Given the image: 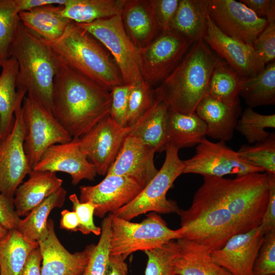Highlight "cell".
Listing matches in <instances>:
<instances>
[{"label":"cell","mask_w":275,"mask_h":275,"mask_svg":"<svg viewBox=\"0 0 275 275\" xmlns=\"http://www.w3.org/2000/svg\"><path fill=\"white\" fill-rule=\"evenodd\" d=\"M131 85L114 87L111 91L109 116L119 125L126 127L128 96Z\"/></svg>","instance_id":"ee69618b"},{"label":"cell","mask_w":275,"mask_h":275,"mask_svg":"<svg viewBox=\"0 0 275 275\" xmlns=\"http://www.w3.org/2000/svg\"><path fill=\"white\" fill-rule=\"evenodd\" d=\"M240 2L258 17L265 16L268 21H275L274 0H240Z\"/></svg>","instance_id":"681fc988"},{"label":"cell","mask_w":275,"mask_h":275,"mask_svg":"<svg viewBox=\"0 0 275 275\" xmlns=\"http://www.w3.org/2000/svg\"><path fill=\"white\" fill-rule=\"evenodd\" d=\"M112 213L101 224V234L90 256L84 271L80 275H104L108 263L111 250Z\"/></svg>","instance_id":"f35d334b"},{"label":"cell","mask_w":275,"mask_h":275,"mask_svg":"<svg viewBox=\"0 0 275 275\" xmlns=\"http://www.w3.org/2000/svg\"><path fill=\"white\" fill-rule=\"evenodd\" d=\"M207 4L209 16L224 33L251 45L268 23L240 2L207 0Z\"/></svg>","instance_id":"5bb4252c"},{"label":"cell","mask_w":275,"mask_h":275,"mask_svg":"<svg viewBox=\"0 0 275 275\" xmlns=\"http://www.w3.org/2000/svg\"><path fill=\"white\" fill-rule=\"evenodd\" d=\"M33 170L67 173L74 185L82 180H94L97 175L94 165L81 150L79 138L50 147Z\"/></svg>","instance_id":"d6986e66"},{"label":"cell","mask_w":275,"mask_h":275,"mask_svg":"<svg viewBox=\"0 0 275 275\" xmlns=\"http://www.w3.org/2000/svg\"><path fill=\"white\" fill-rule=\"evenodd\" d=\"M10 56L17 63V90L52 113L53 80L61 63L58 56L47 41L21 22Z\"/></svg>","instance_id":"3957f363"},{"label":"cell","mask_w":275,"mask_h":275,"mask_svg":"<svg viewBox=\"0 0 275 275\" xmlns=\"http://www.w3.org/2000/svg\"><path fill=\"white\" fill-rule=\"evenodd\" d=\"M47 42L63 62L109 91L124 84L109 52L76 23L72 22L59 39Z\"/></svg>","instance_id":"5b68a950"},{"label":"cell","mask_w":275,"mask_h":275,"mask_svg":"<svg viewBox=\"0 0 275 275\" xmlns=\"http://www.w3.org/2000/svg\"><path fill=\"white\" fill-rule=\"evenodd\" d=\"M195 113L206 124V135L225 142L233 136L241 107L240 104L230 105L205 95Z\"/></svg>","instance_id":"603a6c76"},{"label":"cell","mask_w":275,"mask_h":275,"mask_svg":"<svg viewBox=\"0 0 275 275\" xmlns=\"http://www.w3.org/2000/svg\"><path fill=\"white\" fill-rule=\"evenodd\" d=\"M17 61L10 57L2 67L0 74V138L12 128L14 112L26 95L17 89Z\"/></svg>","instance_id":"f1b7e54d"},{"label":"cell","mask_w":275,"mask_h":275,"mask_svg":"<svg viewBox=\"0 0 275 275\" xmlns=\"http://www.w3.org/2000/svg\"><path fill=\"white\" fill-rule=\"evenodd\" d=\"M22 111L25 127L24 149L33 170L48 148L72 139L50 111L32 99L24 98Z\"/></svg>","instance_id":"30bf717a"},{"label":"cell","mask_w":275,"mask_h":275,"mask_svg":"<svg viewBox=\"0 0 275 275\" xmlns=\"http://www.w3.org/2000/svg\"><path fill=\"white\" fill-rule=\"evenodd\" d=\"M242 79L221 60L212 71L205 95L230 105L240 104Z\"/></svg>","instance_id":"836d02e7"},{"label":"cell","mask_w":275,"mask_h":275,"mask_svg":"<svg viewBox=\"0 0 275 275\" xmlns=\"http://www.w3.org/2000/svg\"><path fill=\"white\" fill-rule=\"evenodd\" d=\"M64 5H48L20 12L21 23L28 29L48 42L59 39L73 22L64 17Z\"/></svg>","instance_id":"d4e9b609"},{"label":"cell","mask_w":275,"mask_h":275,"mask_svg":"<svg viewBox=\"0 0 275 275\" xmlns=\"http://www.w3.org/2000/svg\"><path fill=\"white\" fill-rule=\"evenodd\" d=\"M176 241L179 251L174 262L176 275H231L195 243L184 238Z\"/></svg>","instance_id":"83f0119b"},{"label":"cell","mask_w":275,"mask_h":275,"mask_svg":"<svg viewBox=\"0 0 275 275\" xmlns=\"http://www.w3.org/2000/svg\"><path fill=\"white\" fill-rule=\"evenodd\" d=\"M254 275L275 274V230L266 233L255 262Z\"/></svg>","instance_id":"b9f144b4"},{"label":"cell","mask_w":275,"mask_h":275,"mask_svg":"<svg viewBox=\"0 0 275 275\" xmlns=\"http://www.w3.org/2000/svg\"><path fill=\"white\" fill-rule=\"evenodd\" d=\"M155 100L154 88L143 81L131 85L128 101L126 127H132Z\"/></svg>","instance_id":"60d3db41"},{"label":"cell","mask_w":275,"mask_h":275,"mask_svg":"<svg viewBox=\"0 0 275 275\" xmlns=\"http://www.w3.org/2000/svg\"><path fill=\"white\" fill-rule=\"evenodd\" d=\"M266 128H275V115H262L253 108L247 107L238 120L235 129L249 144H255L266 140L270 133Z\"/></svg>","instance_id":"8d00e7d4"},{"label":"cell","mask_w":275,"mask_h":275,"mask_svg":"<svg viewBox=\"0 0 275 275\" xmlns=\"http://www.w3.org/2000/svg\"><path fill=\"white\" fill-rule=\"evenodd\" d=\"M179 150L169 143L164 162L156 175L133 200L112 214L130 221L148 212L177 213L180 208L175 201L167 198V194L175 180L183 174L184 165L179 158Z\"/></svg>","instance_id":"ba28073f"},{"label":"cell","mask_w":275,"mask_h":275,"mask_svg":"<svg viewBox=\"0 0 275 275\" xmlns=\"http://www.w3.org/2000/svg\"><path fill=\"white\" fill-rule=\"evenodd\" d=\"M66 194L61 187L21 219L17 230L29 240L38 242L44 240L48 235L49 214L54 208L63 206Z\"/></svg>","instance_id":"f546056e"},{"label":"cell","mask_w":275,"mask_h":275,"mask_svg":"<svg viewBox=\"0 0 275 275\" xmlns=\"http://www.w3.org/2000/svg\"><path fill=\"white\" fill-rule=\"evenodd\" d=\"M206 136L205 122L196 114L169 110L168 137L170 144L178 149L198 145Z\"/></svg>","instance_id":"4dcf8cb0"},{"label":"cell","mask_w":275,"mask_h":275,"mask_svg":"<svg viewBox=\"0 0 275 275\" xmlns=\"http://www.w3.org/2000/svg\"><path fill=\"white\" fill-rule=\"evenodd\" d=\"M240 95L249 107L275 104V62H271L257 76L243 79Z\"/></svg>","instance_id":"e575fe53"},{"label":"cell","mask_w":275,"mask_h":275,"mask_svg":"<svg viewBox=\"0 0 275 275\" xmlns=\"http://www.w3.org/2000/svg\"><path fill=\"white\" fill-rule=\"evenodd\" d=\"M184 238L211 254L221 249L238 234L234 219L227 208L202 185L197 190L191 206L179 209Z\"/></svg>","instance_id":"8992f818"},{"label":"cell","mask_w":275,"mask_h":275,"mask_svg":"<svg viewBox=\"0 0 275 275\" xmlns=\"http://www.w3.org/2000/svg\"><path fill=\"white\" fill-rule=\"evenodd\" d=\"M66 2V0H17L20 12L44 5H64Z\"/></svg>","instance_id":"db71d44e"},{"label":"cell","mask_w":275,"mask_h":275,"mask_svg":"<svg viewBox=\"0 0 275 275\" xmlns=\"http://www.w3.org/2000/svg\"><path fill=\"white\" fill-rule=\"evenodd\" d=\"M111 104L110 91L61 61L53 80L52 113L72 139L109 115Z\"/></svg>","instance_id":"6da1fadb"},{"label":"cell","mask_w":275,"mask_h":275,"mask_svg":"<svg viewBox=\"0 0 275 275\" xmlns=\"http://www.w3.org/2000/svg\"><path fill=\"white\" fill-rule=\"evenodd\" d=\"M37 242L25 238L17 229L10 230L0 241V275H21Z\"/></svg>","instance_id":"1f68e13d"},{"label":"cell","mask_w":275,"mask_h":275,"mask_svg":"<svg viewBox=\"0 0 275 275\" xmlns=\"http://www.w3.org/2000/svg\"><path fill=\"white\" fill-rule=\"evenodd\" d=\"M48 228L47 237L38 242L42 255L41 275H80L95 244L88 245L82 251L71 253L59 240L52 219L48 220Z\"/></svg>","instance_id":"ffe728a7"},{"label":"cell","mask_w":275,"mask_h":275,"mask_svg":"<svg viewBox=\"0 0 275 275\" xmlns=\"http://www.w3.org/2000/svg\"><path fill=\"white\" fill-rule=\"evenodd\" d=\"M143 188L131 178L106 174L95 185L80 186L79 200L82 203H92L95 206L94 215L103 217L130 202Z\"/></svg>","instance_id":"e0dca14e"},{"label":"cell","mask_w":275,"mask_h":275,"mask_svg":"<svg viewBox=\"0 0 275 275\" xmlns=\"http://www.w3.org/2000/svg\"><path fill=\"white\" fill-rule=\"evenodd\" d=\"M155 153L151 147L129 133L106 174L131 178L144 187L158 171L154 164Z\"/></svg>","instance_id":"44dd1931"},{"label":"cell","mask_w":275,"mask_h":275,"mask_svg":"<svg viewBox=\"0 0 275 275\" xmlns=\"http://www.w3.org/2000/svg\"><path fill=\"white\" fill-rule=\"evenodd\" d=\"M204 40L242 79L254 77L265 65L252 45L224 33L208 15Z\"/></svg>","instance_id":"9a60e30c"},{"label":"cell","mask_w":275,"mask_h":275,"mask_svg":"<svg viewBox=\"0 0 275 275\" xmlns=\"http://www.w3.org/2000/svg\"><path fill=\"white\" fill-rule=\"evenodd\" d=\"M17 0H0V67L10 57V48L20 22Z\"/></svg>","instance_id":"d590c367"},{"label":"cell","mask_w":275,"mask_h":275,"mask_svg":"<svg viewBox=\"0 0 275 275\" xmlns=\"http://www.w3.org/2000/svg\"><path fill=\"white\" fill-rule=\"evenodd\" d=\"M221 60L203 39L195 42L172 72L154 89L155 99L163 102L170 111L195 113Z\"/></svg>","instance_id":"7a4b0ae2"},{"label":"cell","mask_w":275,"mask_h":275,"mask_svg":"<svg viewBox=\"0 0 275 275\" xmlns=\"http://www.w3.org/2000/svg\"><path fill=\"white\" fill-rule=\"evenodd\" d=\"M183 174H196L203 176L224 177L227 175L241 176L264 172L262 169L247 163L237 152L225 142H212L205 138L196 146V153L183 161Z\"/></svg>","instance_id":"7c38bea8"},{"label":"cell","mask_w":275,"mask_h":275,"mask_svg":"<svg viewBox=\"0 0 275 275\" xmlns=\"http://www.w3.org/2000/svg\"><path fill=\"white\" fill-rule=\"evenodd\" d=\"M63 181L56 173L32 170L28 180L17 188L13 203L20 217L25 216L33 208L61 187Z\"/></svg>","instance_id":"cb8c5ba5"},{"label":"cell","mask_w":275,"mask_h":275,"mask_svg":"<svg viewBox=\"0 0 275 275\" xmlns=\"http://www.w3.org/2000/svg\"><path fill=\"white\" fill-rule=\"evenodd\" d=\"M265 65L274 61L275 21H268L266 26L252 45Z\"/></svg>","instance_id":"f6af8a7d"},{"label":"cell","mask_w":275,"mask_h":275,"mask_svg":"<svg viewBox=\"0 0 275 275\" xmlns=\"http://www.w3.org/2000/svg\"><path fill=\"white\" fill-rule=\"evenodd\" d=\"M20 221L14 207L13 199L0 193V223L10 230L17 229Z\"/></svg>","instance_id":"c3c4849f"},{"label":"cell","mask_w":275,"mask_h":275,"mask_svg":"<svg viewBox=\"0 0 275 275\" xmlns=\"http://www.w3.org/2000/svg\"><path fill=\"white\" fill-rule=\"evenodd\" d=\"M125 260L121 256L110 255L104 275H127V265Z\"/></svg>","instance_id":"816d5d0a"},{"label":"cell","mask_w":275,"mask_h":275,"mask_svg":"<svg viewBox=\"0 0 275 275\" xmlns=\"http://www.w3.org/2000/svg\"><path fill=\"white\" fill-rule=\"evenodd\" d=\"M202 185L231 213L238 234L260 225L269 195L267 173H252L234 179L205 176Z\"/></svg>","instance_id":"277c9868"},{"label":"cell","mask_w":275,"mask_h":275,"mask_svg":"<svg viewBox=\"0 0 275 275\" xmlns=\"http://www.w3.org/2000/svg\"><path fill=\"white\" fill-rule=\"evenodd\" d=\"M178 251L176 240H173L145 251L148 257L145 275H176L174 262Z\"/></svg>","instance_id":"ab89813d"},{"label":"cell","mask_w":275,"mask_h":275,"mask_svg":"<svg viewBox=\"0 0 275 275\" xmlns=\"http://www.w3.org/2000/svg\"><path fill=\"white\" fill-rule=\"evenodd\" d=\"M185 228L170 229L163 219L151 212L141 223H133L112 214L110 255L124 259L138 251H149L182 238Z\"/></svg>","instance_id":"52a82bcc"},{"label":"cell","mask_w":275,"mask_h":275,"mask_svg":"<svg viewBox=\"0 0 275 275\" xmlns=\"http://www.w3.org/2000/svg\"><path fill=\"white\" fill-rule=\"evenodd\" d=\"M131 127L117 124L107 115L79 138V146L95 166L97 175H105Z\"/></svg>","instance_id":"2e32d148"},{"label":"cell","mask_w":275,"mask_h":275,"mask_svg":"<svg viewBox=\"0 0 275 275\" xmlns=\"http://www.w3.org/2000/svg\"><path fill=\"white\" fill-rule=\"evenodd\" d=\"M193 43L170 31H161L146 46L138 49L144 81L157 86L175 69Z\"/></svg>","instance_id":"8fae6325"},{"label":"cell","mask_w":275,"mask_h":275,"mask_svg":"<svg viewBox=\"0 0 275 275\" xmlns=\"http://www.w3.org/2000/svg\"><path fill=\"white\" fill-rule=\"evenodd\" d=\"M247 163L262 169L265 172L275 174V134L254 145H242L238 151Z\"/></svg>","instance_id":"74e56055"},{"label":"cell","mask_w":275,"mask_h":275,"mask_svg":"<svg viewBox=\"0 0 275 275\" xmlns=\"http://www.w3.org/2000/svg\"><path fill=\"white\" fill-rule=\"evenodd\" d=\"M22 104L14 112L12 128L0 138V193L11 199L32 170L23 146L25 127Z\"/></svg>","instance_id":"4fadbf2b"},{"label":"cell","mask_w":275,"mask_h":275,"mask_svg":"<svg viewBox=\"0 0 275 275\" xmlns=\"http://www.w3.org/2000/svg\"><path fill=\"white\" fill-rule=\"evenodd\" d=\"M79 222L75 212L64 209L61 212L60 228L72 232L78 231Z\"/></svg>","instance_id":"f5cc1de1"},{"label":"cell","mask_w":275,"mask_h":275,"mask_svg":"<svg viewBox=\"0 0 275 275\" xmlns=\"http://www.w3.org/2000/svg\"><path fill=\"white\" fill-rule=\"evenodd\" d=\"M9 230L0 223V241L8 234Z\"/></svg>","instance_id":"11a10c76"},{"label":"cell","mask_w":275,"mask_h":275,"mask_svg":"<svg viewBox=\"0 0 275 275\" xmlns=\"http://www.w3.org/2000/svg\"><path fill=\"white\" fill-rule=\"evenodd\" d=\"M125 0H66L62 15L76 23L121 15Z\"/></svg>","instance_id":"d6a6232c"},{"label":"cell","mask_w":275,"mask_h":275,"mask_svg":"<svg viewBox=\"0 0 275 275\" xmlns=\"http://www.w3.org/2000/svg\"><path fill=\"white\" fill-rule=\"evenodd\" d=\"M42 255L39 246L30 254L21 275H41Z\"/></svg>","instance_id":"f907efd6"},{"label":"cell","mask_w":275,"mask_h":275,"mask_svg":"<svg viewBox=\"0 0 275 275\" xmlns=\"http://www.w3.org/2000/svg\"><path fill=\"white\" fill-rule=\"evenodd\" d=\"M93 36L109 52L126 85L143 81L139 66L138 49L124 28L121 15L76 23Z\"/></svg>","instance_id":"9c48e42d"},{"label":"cell","mask_w":275,"mask_h":275,"mask_svg":"<svg viewBox=\"0 0 275 275\" xmlns=\"http://www.w3.org/2000/svg\"></svg>","instance_id":"9f6ffc18"},{"label":"cell","mask_w":275,"mask_h":275,"mask_svg":"<svg viewBox=\"0 0 275 275\" xmlns=\"http://www.w3.org/2000/svg\"><path fill=\"white\" fill-rule=\"evenodd\" d=\"M69 199L72 204L73 211L75 212L78 218V231L85 235L93 233L100 235L101 227L96 226L94 222L95 206L90 202H80L75 194L70 195Z\"/></svg>","instance_id":"7bdbcfd3"},{"label":"cell","mask_w":275,"mask_h":275,"mask_svg":"<svg viewBox=\"0 0 275 275\" xmlns=\"http://www.w3.org/2000/svg\"><path fill=\"white\" fill-rule=\"evenodd\" d=\"M208 15L207 0H180L170 30L195 43L206 34Z\"/></svg>","instance_id":"4316f807"},{"label":"cell","mask_w":275,"mask_h":275,"mask_svg":"<svg viewBox=\"0 0 275 275\" xmlns=\"http://www.w3.org/2000/svg\"><path fill=\"white\" fill-rule=\"evenodd\" d=\"M169 111L163 102L155 99L152 106L131 127L129 134L151 147L155 152L166 151L169 144Z\"/></svg>","instance_id":"484cf974"},{"label":"cell","mask_w":275,"mask_h":275,"mask_svg":"<svg viewBox=\"0 0 275 275\" xmlns=\"http://www.w3.org/2000/svg\"><path fill=\"white\" fill-rule=\"evenodd\" d=\"M268 175L269 198L264 214L260 225L265 235L268 232L275 230V174L268 173Z\"/></svg>","instance_id":"7dc6e473"},{"label":"cell","mask_w":275,"mask_h":275,"mask_svg":"<svg viewBox=\"0 0 275 275\" xmlns=\"http://www.w3.org/2000/svg\"><path fill=\"white\" fill-rule=\"evenodd\" d=\"M180 0H151L154 15L161 31L170 30Z\"/></svg>","instance_id":"bcb514c9"},{"label":"cell","mask_w":275,"mask_h":275,"mask_svg":"<svg viewBox=\"0 0 275 275\" xmlns=\"http://www.w3.org/2000/svg\"><path fill=\"white\" fill-rule=\"evenodd\" d=\"M265 234L260 226L249 232L232 236L211 257L217 264L231 275H254L253 267Z\"/></svg>","instance_id":"ac0fdd59"},{"label":"cell","mask_w":275,"mask_h":275,"mask_svg":"<svg viewBox=\"0 0 275 275\" xmlns=\"http://www.w3.org/2000/svg\"><path fill=\"white\" fill-rule=\"evenodd\" d=\"M121 17L127 35L138 49L146 46L160 32L151 0H125Z\"/></svg>","instance_id":"7402d4cb"}]
</instances>
